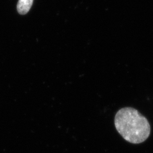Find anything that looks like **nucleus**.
I'll return each mask as SVG.
<instances>
[{
    "label": "nucleus",
    "mask_w": 153,
    "mask_h": 153,
    "mask_svg": "<svg viewBox=\"0 0 153 153\" xmlns=\"http://www.w3.org/2000/svg\"><path fill=\"white\" fill-rule=\"evenodd\" d=\"M115 127L126 141L137 144L144 142L150 133V126L137 109L126 107L115 115Z\"/></svg>",
    "instance_id": "nucleus-1"
},
{
    "label": "nucleus",
    "mask_w": 153,
    "mask_h": 153,
    "mask_svg": "<svg viewBox=\"0 0 153 153\" xmlns=\"http://www.w3.org/2000/svg\"><path fill=\"white\" fill-rule=\"evenodd\" d=\"M33 0H18L16 8L19 14L25 15L30 11Z\"/></svg>",
    "instance_id": "nucleus-2"
}]
</instances>
